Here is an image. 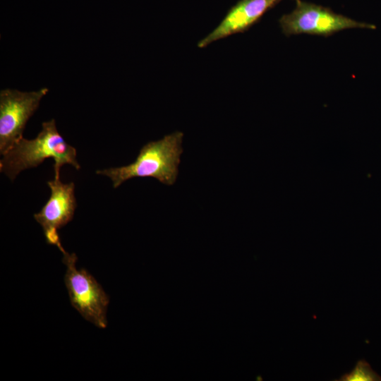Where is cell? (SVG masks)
Listing matches in <instances>:
<instances>
[{
  "instance_id": "277c9868",
  "label": "cell",
  "mask_w": 381,
  "mask_h": 381,
  "mask_svg": "<svg viewBox=\"0 0 381 381\" xmlns=\"http://www.w3.org/2000/svg\"><path fill=\"white\" fill-rule=\"evenodd\" d=\"M296 1L294 10L279 20L282 32L287 37L300 34L329 37L346 29L376 28L375 25L358 22L329 8L301 0Z\"/></svg>"
},
{
  "instance_id": "3957f363",
  "label": "cell",
  "mask_w": 381,
  "mask_h": 381,
  "mask_svg": "<svg viewBox=\"0 0 381 381\" xmlns=\"http://www.w3.org/2000/svg\"><path fill=\"white\" fill-rule=\"evenodd\" d=\"M61 252L66 266L64 281L71 306L88 322L99 328H106L108 295L88 271L76 268L75 253L70 254L64 249Z\"/></svg>"
},
{
  "instance_id": "8992f818",
  "label": "cell",
  "mask_w": 381,
  "mask_h": 381,
  "mask_svg": "<svg viewBox=\"0 0 381 381\" xmlns=\"http://www.w3.org/2000/svg\"><path fill=\"white\" fill-rule=\"evenodd\" d=\"M51 195L40 212L34 214L44 231L48 244L55 245L61 251L58 230L66 225L73 217L77 206L73 182L64 183L59 179L47 181Z\"/></svg>"
},
{
  "instance_id": "ba28073f",
  "label": "cell",
  "mask_w": 381,
  "mask_h": 381,
  "mask_svg": "<svg viewBox=\"0 0 381 381\" xmlns=\"http://www.w3.org/2000/svg\"><path fill=\"white\" fill-rule=\"evenodd\" d=\"M338 381H381V377L364 359L359 360L349 373L343 374Z\"/></svg>"
},
{
  "instance_id": "6da1fadb",
  "label": "cell",
  "mask_w": 381,
  "mask_h": 381,
  "mask_svg": "<svg viewBox=\"0 0 381 381\" xmlns=\"http://www.w3.org/2000/svg\"><path fill=\"white\" fill-rule=\"evenodd\" d=\"M0 171L11 181L23 170L34 168L44 159L54 161V178H60V169L64 164H71L79 169L76 150L68 144L58 132L54 119L42 123V130L32 140L21 137L2 155Z\"/></svg>"
},
{
  "instance_id": "5b68a950",
  "label": "cell",
  "mask_w": 381,
  "mask_h": 381,
  "mask_svg": "<svg viewBox=\"0 0 381 381\" xmlns=\"http://www.w3.org/2000/svg\"><path fill=\"white\" fill-rule=\"evenodd\" d=\"M49 91L42 87L22 92L4 89L0 92V153H5L19 138L28 119L37 109L42 97Z\"/></svg>"
},
{
  "instance_id": "52a82bcc",
  "label": "cell",
  "mask_w": 381,
  "mask_h": 381,
  "mask_svg": "<svg viewBox=\"0 0 381 381\" xmlns=\"http://www.w3.org/2000/svg\"><path fill=\"white\" fill-rule=\"evenodd\" d=\"M281 0H240L228 11L222 22L198 46L203 48L229 35L243 32L258 22Z\"/></svg>"
},
{
  "instance_id": "7a4b0ae2",
  "label": "cell",
  "mask_w": 381,
  "mask_h": 381,
  "mask_svg": "<svg viewBox=\"0 0 381 381\" xmlns=\"http://www.w3.org/2000/svg\"><path fill=\"white\" fill-rule=\"evenodd\" d=\"M183 133L176 131L163 138L151 141L140 149L136 159L131 164L97 170V174L110 178L114 188L135 177H152L160 183L171 186L179 174Z\"/></svg>"
}]
</instances>
